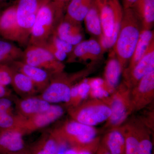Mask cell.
Here are the masks:
<instances>
[{
  "mask_svg": "<svg viewBox=\"0 0 154 154\" xmlns=\"http://www.w3.org/2000/svg\"><path fill=\"white\" fill-rule=\"evenodd\" d=\"M142 30L140 21L134 10L123 9L121 27L112 48L123 70L132 57Z\"/></svg>",
  "mask_w": 154,
  "mask_h": 154,
  "instance_id": "obj_1",
  "label": "cell"
},
{
  "mask_svg": "<svg viewBox=\"0 0 154 154\" xmlns=\"http://www.w3.org/2000/svg\"><path fill=\"white\" fill-rule=\"evenodd\" d=\"M95 62H91L85 68L68 74L64 72L53 74L48 85L38 96L51 104L68 103L72 86L94 71Z\"/></svg>",
  "mask_w": 154,
  "mask_h": 154,
  "instance_id": "obj_2",
  "label": "cell"
},
{
  "mask_svg": "<svg viewBox=\"0 0 154 154\" xmlns=\"http://www.w3.org/2000/svg\"><path fill=\"white\" fill-rule=\"evenodd\" d=\"M64 14L51 0L42 6L31 30L28 45L43 46L55 33L63 19Z\"/></svg>",
  "mask_w": 154,
  "mask_h": 154,
  "instance_id": "obj_3",
  "label": "cell"
},
{
  "mask_svg": "<svg viewBox=\"0 0 154 154\" xmlns=\"http://www.w3.org/2000/svg\"><path fill=\"white\" fill-rule=\"evenodd\" d=\"M131 90L122 82L112 94L102 99L109 105L111 112L110 117L105 122V129L109 130L121 126L134 112Z\"/></svg>",
  "mask_w": 154,
  "mask_h": 154,
  "instance_id": "obj_4",
  "label": "cell"
},
{
  "mask_svg": "<svg viewBox=\"0 0 154 154\" xmlns=\"http://www.w3.org/2000/svg\"><path fill=\"white\" fill-rule=\"evenodd\" d=\"M67 111L73 120L94 127L105 122L111 113L109 105L96 99H86L76 107L68 108Z\"/></svg>",
  "mask_w": 154,
  "mask_h": 154,
  "instance_id": "obj_5",
  "label": "cell"
},
{
  "mask_svg": "<svg viewBox=\"0 0 154 154\" xmlns=\"http://www.w3.org/2000/svg\"><path fill=\"white\" fill-rule=\"evenodd\" d=\"M50 0H19L16 4L19 36L18 43L27 46L39 9Z\"/></svg>",
  "mask_w": 154,
  "mask_h": 154,
  "instance_id": "obj_6",
  "label": "cell"
},
{
  "mask_svg": "<svg viewBox=\"0 0 154 154\" xmlns=\"http://www.w3.org/2000/svg\"><path fill=\"white\" fill-rule=\"evenodd\" d=\"M54 129L67 145L74 148H80L87 145L98 137V131L94 127L72 119Z\"/></svg>",
  "mask_w": 154,
  "mask_h": 154,
  "instance_id": "obj_7",
  "label": "cell"
},
{
  "mask_svg": "<svg viewBox=\"0 0 154 154\" xmlns=\"http://www.w3.org/2000/svg\"><path fill=\"white\" fill-rule=\"evenodd\" d=\"M30 65L37 67L47 71L51 74L64 71L63 63L57 60L50 52L42 46L28 45L21 60Z\"/></svg>",
  "mask_w": 154,
  "mask_h": 154,
  "instance_id": "obj_8",
  "label": "cell"
},
{
  "mask_svg": "<svg viewBox=\"0 0 154 154\" xmlns=\"http://www.w3.org/2000/svg\"><path fill=\"white\" fill-rule=\"evenodd\" d=\"M130 95L134 112L142 110L152 103L154 98V70L131 90Z\"/></svg>",
  "mask_w": 154,
  "mask_h": 154,
  "instance_id": "obj_9",
  "label": "cell"
},
{
  "mask_svg": "<svg viewBox=\"0 0 154 154\" xmlns=\"http://www.w3.org/2000/svg\"><path fill=\"white\" fill-rule=\"evenodd\" d=\"M104 53L99 41L92 38L83 40L74 46L72 52L68 55L66 62L72 63L90 60L91 62H96L101 59Z\"/></svg>",
  "mask_w": 154,
  "mask_h": 154,
  "instance_id": "obj_10",
  "label": "cell"
},
{
  "mask_svg": "<svg viewBox=\"0 0 154 154\" xmlns=\"http://www.w3.org/2000/svg\"><path fill=\"white\" fill-rule=\"evenodd\" d=\"M154 70V42L147 52L133 68L123 70L122 82L130 89L134 87L142 78Z\"/></svg>",
  "mask_w": 154,
  "mask_h": 154,
  "instance_id": "obj_11",
  "label": "cell"
},
{
  "mask_svg": "<svg viewBox=\"0 0 154 154\" xmlns=\"http://www.w3.org/2000/svg\"><path fill=\"white\" fill-rule=\"evenodd\" d=\"M64 113L63 107L56 104H52L46 111L26 119L22 131L24 135L28 134L44 128L59 119Z\"/></svg>",
  "mask_w": 154,
  "mask_h": 154,
  "instance_id": "obj_12",
  "label": "cell"
},
{
  "mask_svg": "<svg viewBox=\"0 0 154 154\" xmlns=\"http://www.w3.org/2000/svg\"><path fill=\"white\" fill-rule=\"evenodd\" d=\"M125 142V154H133L149 128L140 119H130L120 126Z\"/></svg>",
  "mask_w": 154,
  "mask_h": 154,
  "instance_id": "obj_13",
  "label": "cell"
},
{
  "mask_svg": "<svg viewBox=\"0 0 154 154\" xmlns=\"http://www.w3.org/2000/svg\"><path fill=\"white\" fill-rule=\"evenodd\" d=\"M66 145L67 144L54 129L43 133L28 149L30 154H56Z\"/></svg>",
  "mask_w": 154,
  "mask_h": 154,
  "instance_id": "obj_14",
  "label": "cell"
},
{
  "mask_svg": "<svg viewBox=\"0 0 154 154\" xmlns=\"http://www.w3.org/2000/svg\"><path fill=\"white\" fill-rule=\"evenodd\" d=\"M14 102L17 114L25 119L46 111L52 105L38 96L24 98L14 97Z\"/></svg>",
  "mask_w": 154,
  "mask_h": 154,
  "instance_id": "obj_15",
  "label": "cell"
},
{
  "mask_svg": "<svg viewBox=\"0 0 154 154\" xmlns=\"http://www.w3.org/2000/svg\"><path fill=\"white\" fill-rule=\"evenodd\" d=\"M10 65L28 77L33 82L38 93H41L48 85L52 75L45 70L30 65L21 60L15 61Z\"/></svg>",
  "mask_w": 154,
  "mask_h": 154,
  "instance_id": "obj_16",
  "label": "cell"
},
{
  "mask_svg": "<svg viewBox=\"0 0 154 154\" xmlns=\"http://www.w3.org/2000/svg\"><path fill=\"white\" fill-rule=\"evenodd\" d=\"M24 135L20 128L0 131V154H14L26 148Z\"/></svg>",
  "mask_w": 154,
  "mask_h": 154,
  "instance_id": "obj_17",
  "label": "cell"
},
{
  "mask_svg": "<svg viewBox=\"0 0 154 154\" xmlns=\"http://www.w3.org/2000/svg\"><path fill=\"white\" fill-rule=\"evenodd\" d=\"M0 35L6 40L18 42L19 31L16 5L10 6L0 14Z\"/></svg>",
  "mask_w": 154,
  "mask_h": 154,
  "instance_id": "obj_18",
  "label": "cell"
},
{
  "mask_svg": "<svg viewBox=\"0 0 154 154\" xmlns=\"http://www.w3.org/2000/svg\"><path fill=\"white\" fill-rule=\"evenodd\" d=\"M123 70V68L115 53L113 49L111 50L105 67L103 79L112 94L120 83Z\"/></svg>",
  "mask_w": 154,
  "mask_h": 154,
  "instance_id": "obj_19",
  "label": "cell"
},
{
  "mask_svg": "<svg viewBox=\"0 0 154 154\" xmlns=\"http://www.w3.org/2000/svg\"><path fill=\"white\" fill-rule=\"evenodd\" d=\"M61 39L74 46L84 39V34L81 25L75 24L63 19L54 33Z\"/></svg>",
  "mask_w": 154,
  "mask_h": 154,
  "instance_id": "obj_20",
  "label": "cell"
},
{
  "mask_svg": "<svg viewBox=\"0 0 154 154\" xmlns=\"http://www.w3.org/2000/svg\"><path fill=\"white\" fill-rule=\"evenodd\" d=\"M99 10L103 35L99 42L105 41L112 36L113 30V14L110 0H94Z\"/></svg>",
  "mask_w": 154,
  "mask_h": 154,
  "instance_id": "obj_21",
  "label": "cell"
},
{
  "mask_svg": "<svg viewBox=\"0 0 154 154\" xmlns=\"http://www.w3.org/2000/svg\"><path fill=\"white\" fill-rule=\"evenodd\" d=\"M101 142L110 154H125V142L120 126L108 130Z\"/></svg>",
  "mask_w": 154,
  "mask_h": 154,
  "instance_id": "obj_22",
  "label": "cell"
},
{
  "mask_svg": "<svg viewBox=\"0 0 154 154\" xmlns=\"http://www.w3.org/2000/svg\"><path fill=\"white\" fill-rule=\"evenodd\" d=\"M92 0H70L66 9L63 19L78 25L84 21Z\"/></svg>",
  "mask_w": 154,
  "mask_h": 154,
  "instance_id": "obj_23",
  "label": "cell"
},
{
  "mask_svg": "<svg viewBox=\"0 0 154 154\" xmlns=\"http://www.w3.org/2000/svg\"><path fill=\"white\" fill-rule=\"evenodd\" d=\"M131 8L139 19L142 30H152L154 23V0H137Z\"/></svg>",
  "mask_w": 154,
  "mask_h": 154,
  "instance_id": "obj_24",
  "label": "cell"
},
{
  "mask_svg": "<svg viewBox=\"0 0 154 154\" xmlns=\"http://www.w3.org/2000/svg\"><path fill=\"white\" fill-rule=\"evenodd\" d=\"M153 42V30H142L132 57L128 63V66L124 70H129L133 68L145 55L151 45Z\"/></svg>",
  "mask_w": 154,
  "mask_h": 154,
  "instance_id": "obj_25",
  "label": "cell"
},
{
  "mask_svg": "<svg viewBox=\"0 0 154 154\" xmlns=\"http://www.w3.org/2000/svg\"><path fill=\"white\" fill-rule=\"evenodd\" d=\"M113 14V30L112 36L105 41L99 42L104 52L112 49L118 37L123 17V8L121 0H110Z\"/></svg>",
  "mask_w": 154,
  "mask_h": 154,
  "instance_id": "obj_26",
  "label": "cell"
},
{
  "mask_svg": "<svg viewBox=\"0 0 154 154\" xmlns=\"http://www.w3.org/2000/svg\"><path fill=\"white\" fill-rule=\"evenodd\" d=\"M14 69L11 85L15 92L22 98L35 96L38 92L32 81L23 73Z\"/></svg>",
  "mask_w": 154,
  "mask_h": 154,
  "instance_id": "obj_27",
  "label": "cell"
},
{
  "mask_svg": "<svg viewBox=\"0 0 154 154\" xmlns=\"http://www.w3.org/2000/svg\"><path fill=\"white\" fill-rule=\"evenodd\" d=\"M84 20L88 33L99 41L103 33L99 10L94 0Z\"/></svg>",
  "mask_w": 154,
  "mask_h": 154,
  "instance_id": "obj_28",
  "label": "cell"
},
{
  "mask_svg": "<svg viewBox=\"0 0 154 154\" xmlns=\"http://www.w3.org/2000/svg\"><path fill=\"white\" fill-rule=\"evenodd\" d=\"M23 54V51L10 41L0 40V64L21 60Z\"/></svg>",
  "mask_w": 154,
  "mask_h": 154,
  "instance_id": "obj_29",
  "label": "cell"
},
{
  "mask_svg": "<svg viewBox=\"0 0 154 154\" xmlns=\"http://www.w3.org/2000/svg\"><path fill=\"white\" fill-rule=\"evenodd\" d=\"M25 119L18 114L0 110V131L15 128L22 130Z\"/></svg>",
  "mask_w": 154,
  "mask_h": 154,
  "instance_id": "obj_30",
  "label": "cell"
},
{
  "mask_svg": "<svg viewBox=\"0 0 154 154\" xmlns=\"http://www.w3.org/2000/svg\"><path fill=\"white\" fill-rule=\"evenodd\" d=\"M14 71L11 65L0 64V84L7 87L11 85Z\"/></svg>",
  "mask_w": 154,
  "mask_h": 154,
  "instance_id": "obj_31",
  "label": "cell"
},
{
  "mask_svg": "<svg viewBox=\"0 0 154 154\" xmlns=\"http://www.w3.org/2000/svg\"><path fill=\"white\" fill-rule=\"evenodd\" d=\"M152 148V142L150 131L141 140L133 154H153Z\"/></svg>",
  "mask_w": 154,
  "mask_h": 154,
  "instance_id": "obj_32",
  "label": "cell"
},
{
  "mask_svg": "<svg viewBox=\"0 0 154 154\" xmlns=\"http://www.w3.org/2000/svg\"><path fill=\"white\" fill-rule=\"evenodd\" d=\"M47 42L52 43L58 49L66 53L67 55L72 52L74 47L73 45L61 39L54 33Z\"/></svg>",
  "mask_w": 154,
  "mask_h": 154,
  "instance_id": "obj_33",
  "label": "cell"
},
{
  "mask_svg": "<svg viewBox=\"0 0 154 154\" xmlns=\"http://www.w3.org/2000/svg\"><path fill=\"white\" fill-rule=\"evenodd\" d=\"M42 47L47 49L57 60L61 62H63L67 57V54L66 53L58 49L49 42H47Z\"/></svg>",
  "mask_w": 154,
  "mask_h": 154,
  "instance_id": "obj_34",
  "label": "cell"
},
{
  "mask_svg": "<svg viewBox=\"0 0 154 154\" xmlns=\"http://www.w3.org/2000/svg\"><path fill=\"white\" fill-rule=\"evenodd\" d=\"M101 138L98 137L94 141L87 145L76 149L77 154H95L100 143Z\"/></svg>",
  "mask_w": 154,
  "mask_h": 154,
  "instance_id": "obj_35",
  "label": "cell"
},
{
  "mask_svg": "<svg viewBox=\"0 0 154 154\" xmlns=\"http://www.w3.org/2000/svg\"><path fill=\"white\" fill-rule=\"evenodd\" d=\"M110 95V93L105 88H92L90 90L88 97H89L90 99H102L107 98Z\"/></svg>",
  "mask_w": 154,
  "mask_h": 154,
  "instance_id": "obj_36",
  "label": "cell"
},
{
  "mask_svg": "<svg viewBox=\"0 0 154 154\" xmlns=\"http://www.w3.org/2000/svg\"><path fill=\"white\" fill-rule=\"evenodd\" d=\"M0 110L14 113L13 102L10 97L0 98Z\"/></svg>",
  "mask_w": 154,
  "mask_h": 154,
  "instance_id": "obj_37",
  "label": "cell"
},
{
  "mask_svg": "<svg viewBox=\"0 0 154 154\" xmlns=\"http://www.w3.org/2000/svg\"><path fill=\"white\" fill-rule=\"evenodd\" d=\"M55 4L58 8L64 13L66 6L70 0H51Z\"/></svg>",
  "mask_w": 154,
  "mask_h": 154,
  "instance_id": "obj_38",
  "label": "cell"
},
{
  "mask_svg": "<svg viewBox=\"0 0 154 154\" xmlns=\"http://www.w3.org/2000/svg\"><path fill=\"white\" fill-rule=\"evenodd\" d=\"M12 96L11 91L7 88V87L0 84V98L4 97H10Z\"/></svg>",
  "mask_w": 154,
  "mask_h": 154,
  "instance_id": "obj_39",
  "label": "cell"
},
{
  "mask_svg": "<svg viewBox=\"0 0 154 154\" xmlns=\"http://www.w3.org/2000/svg\"><path fill=\"white\" fill-rule=\"evenodd\" d=\"M137 0H121L123 9L131 8Z\"/></svg>",
  "mask_w": 154,
  "mask_h": 154,
  "instance_id": "obj_40",
  "label": "cell"
},
{
  "mask_svg": "<svg viewBox=\"0 0 154 154\" xmlns=\"http://www.w3.org/2000/svg\"><path fill=\"white\" fill-rule=\"evenodd\" d=\"M101 141V140H100ZM95 154H110L108 150L100 141V143Z\"/></svg>",
  "mask_w": 154,
  "mask_h": 154,
  "instance_id": "obj_41",
  "label": "cell"
},
{
  "mask_svg": "<svg viewBox=\"0 0 154 154\" xmlns=\"http://www.w3.org/2000/svg\"><path fill=\"white\" fill-rule=\"evenodd\" d=\"M67 146H63L60 149V150L56 154H65V152L66 149H67Z\"/></svg>",
  "mask_w": 154,
  "mask_h": 154,
  "instance_id": "obj_42",
  "label": "cell"
},
{
  "mask_svg": "<svg viewBox=\"0 0 154 154\" xmlns=\"http://www.w3.org/2000/svg\"><path fill=\"white\" fill-rule=\"evenodd\" d=\"M14 154H30V152H29L28 148L26 147V148L24 149L22 151L19 152H17V153Z\"/></svg>",
  "mask_w": 154,
  "mask_h": 154,
  "instance_id": "obj_43",
  "label": "cell"
},
{
  "mask_svg": "<svg viewBox=\"0 0 154 154\" xmlns=\"http://www.w3.org/2000/svg\"><path fill=\"white\" fill-rule=\"evenodd\" d=\"M11 1H12V0H0V5L5 4V3Z\"/></svg>",
  "mask_w": 154,
  "mask_h": 154,
  "instance_id": "obj_44",
  "label": "cell"
},
{
  "mask_svg": "<svg viewBox=\"0 0 154 154\" xmlns=\"http://www.w3.org/2000/svg\"><path fill=\"white\" fill-rule=\"evenodd\" d=\"M1 12H1V11H0V14H1Z\"/></svg>",
  "mask_w": 154,
  "mask_h": 154,
  "instance_id": "obj_45",
  "label": "cell"
},
{
  "mask_svg": "<svg viewBox=\"0 0 154 154\" xmlns=\"http://www.w3.org/2000/svg\"></svg>",
  "mask_w": 154,
  "mask_h": 154,
  "instance_id": "obj_46",
  "label": "cell"
}]
</instances>
